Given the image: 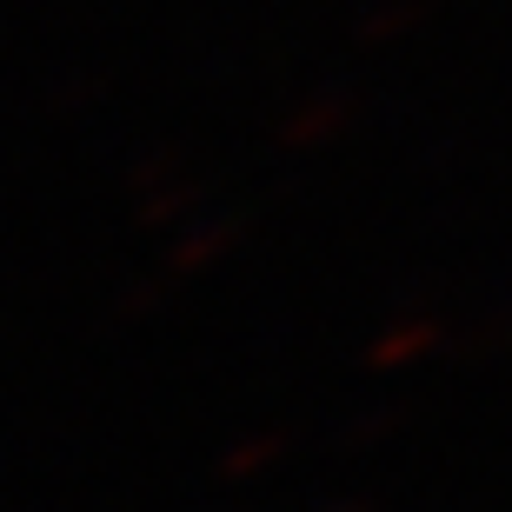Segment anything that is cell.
Wrapping results in <instances>:
<instances>
[{"label": "cell", "mask_w": 512, "mask_h": 512, "mask_svg": "<svg viewBox=\"0 0 512 512\" xmlns=\"http://www.w3.org/2000/svg\"><path fill=\"white\" fill-rule=\"evenodd\" d=\"M353 120H360V94H346V87L306 94L300 107H286L280 147H286V153H320V147H333L340 133H353Z\"/></svg>", "instance_id": "6da1fadb"}, {"label": "cell", "mask_w": 512, "mask_h": 512, "mask_svg": "<svg viewBox=\"0 0 512 512\" xmlns=\"http://www.w3.org/2000/svg\"><path fill=\"white\" fill-rule=\"evenodd\" d=\"M247 240V213H213V220H187V227L173 233V247H167V273L173 280H193V273H207L213 260H227L233 247Z\"/></svg>", "instance_id": "7a4b0ae2"}, {"label": "cell", "mask_w": 512, "mask_h": 512, "mask_svg": "<svg viewBox=\"0 0 512 512\" xmlns=\"http://www.w3.org/2000/svg\"><path fill=\"white\" fill-rule=\"evenodd\" d=\"M439 346H446V326L426 320V313H406V320L380 326V340L366 346V366H373V373H406V366L433 360Z\"/></svg>", "instance_id": "3957f363"}, {"label": "cell", "mask_w": 512, "mask_h": 512, "mask_svg": "<svg viewBox=\"0 0 512 512\" xmlns=\"http://www.w3.org/2000/svg\"><path fill=\"white\" fill-rule=\"evenodd\" d=\"M193 207H200V180H193V173H173V180H160V187H147L133 200V227H147V233L187 227Z\"/></svg>", "instance_id": "277c9868"}, {"label": "cell", "mask_w": 512, "mask_h": 512, "mask_svg": "<svg viewBox=\"0 0 512 512\" xmlns=\"http://www.w3.org/2000/svg\"><path fill=\"white\" fill-rule=\"evenodd\" d=\"M286 446H293V439H286L280 426H273V433H247V439H233L227 453L213 459V473L233 479V486H240V479H260L266 466H280V459H286Z\"/></svg>", "instance_id": "5b68a950"}, {"label": "cell", "mask_w": 512, "mask_h": 512, "mask_svg": "<svg viewBox=\"0 0 512 512\" xmlns=\"http://www.w3.org/2000/svg\"><path fill=\"white\" fill-rule=\"evenodd\" d=\"M426 14H433V0H380L373 14L353 27V40L360 47H386V40H406L413 27H426Z\"/></svg>", "instance_id": "8992f818"}, {"label": "cell", "mask_w": 512, "mask_h": 512, "mask_svg": "<svg viewBox=\"0 0 512 512\" xmlns=\"http://www.w3.org/2000/svg\"><path fill=\"white\" fill-rule=\"evenodd\" d=\"M399 426H406V406H373V413H360V419L340 426V446L346 453H366V446H380V439L399 433Z\"/></svg>", "instance_id": "52a82bcc"}, {"label": "cell", "mask_w": 512, "mask_h": 512, "mask_svg": "<svg viewBox=\"0 0 512 512\" xmlns=\"http://www.w3.org/2000/svg\"><path fill=\"white\" fill-rule=\"evenodd\" d=\"M173 286H180V280H173L167 266H160L153 280H133L127 293H120V320H127V326H133V320H153V313L173 300Z\"/></svg>", "instance_id": "ba28073f"}, {"label": "cell", "mask_w": 512, "mask_h": 512, "mask_svg": "<svg viewBox=\"0 0 512 512\" xmlns=\"http://www.w3.org/2000/svg\"><path fill=\"white\" fill-rule=\"evenodd\" d=\"M173 173H187V167H180V153L153 147V153H140V160L127 167V180H133V193H147V187H160V180H173Z\"/></svg>", "instance_id": "9c48e42d"}, {"label": "cell", "mask_w": 512, "mask_h": 512, "mask_svg": "<svg viewBox=\"0 0 512 512\" xmlns=\"http://www.w3.org/2000/svg\"><path fill=\"white\" fill-rule=\"evenodd\" d=\"M87 100H100V74H80V80H60L54 100H47V114H80Z\"/></svg>", "instance_id": "30bf717a"}, {"label": "cell", "mask_w": 512, "mask_h": 512, "mask_svg": "<svg viewBox=\"0 0 512 512\" xmlns=\"http://www.w3.org/2000/svg\"><path fill=\"white\" fill-rule=\"evenodd\" d=\"M466 353H512V313L479 320V326H473V340H466Z\"/></svg>", "instance_id": "8fae6325"}, {"label": "cell", "mask_w": 512, "mask_h": 512, "mask_svg": "<svg viewBox=\"0 0 512 512\" xmlns=\"http://www.w3.org/2000/svg\"><path fill=\"white\" fill-rule=\"evenodd\" d=\"M320 512H373V506H366V499H326Z\"/></svg>", "instance_id": "7c38bea8"}]
</instances>
